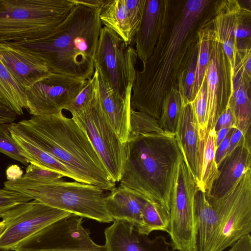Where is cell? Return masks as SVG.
Masks as SVG:
<instances>
[{
  "mask_svg": "<svg viewBox=\"0 0 251 251\" xmlns=\"http://www.w3.org/2000/svg\"></svg>",
  "mask_w": 251,
  "mask_h": 251,
  "instance_id": "681fc988",
  "label": "cell"
},
{
  "mask_svg": "<svg viewBox=\"0 0 251 251\" xmlns=\"http://www.w3.org/2000/svg\"><path fill=\"white\" fill-rule=\"evenodd\" d=\"M109 0H71L75 4H80L94 8H102Z\"/></svg>",
  "mask_w": 251,
  "mask_h": 251,
  "instance_id": "7bdbcfd3",
  "label": "cell"
},
{
  "mask_svg": "<svg viewBox=\"0 0 251 251\" xmlns=\"http://www.w3.org/2000/svg\"><path fill=\"white\" fill-rule=\"evenodd\" d=\"M75 5L71 0H0V42L43 38L65 20Z\"/></svg>",
  "mask_w": 251,
  "mask_h": 251,
  "instance_id": "8992f818",
  "label": "cell"
},
{
  "mask_svg": "<svg viewBox=\"0 0 251 251\" xmlns=\"http://www.w3.org/2000/svg\"><path fill=\"white\" fill-rule=\"evenodd\" d=\"M101 9L75 4L48 35L7 43L40 57L52 73L89 80L95 72V56L102 27Z\"/></svg>",
  "mask_w": 251,
  "mask_h": 251,
  "instance_id": "7a4b0ae2",
  "label": "cell"
},
{
  "mask_svg": "<svg viewBox=\"0 0 251 251\" xmlns=\"http://www.w3.org/2000/svg\"><path fill=\"white\" fill-rule=\"evenodd\" d=\"M143 226L139 233L148 236L153 231H170V211L165 207L147 201L143 209Z\"/></svg>",
  "mask_w": 251,
  "mask_h": 251,
  "instance_id": "83f0119b",
  "label": "cell"
},
{
  "mask_svg": "<svg viewBox=\"0 0 251 251\" xmlns=\"http://www.w3.org/2000/svg\"><path fill=\"white\" fill-rule=\"evenodd\" d=\"M233 83V97L230 106L234 116V127L240 130L247 139L251 140V89L239 77L236 78Z\"/></svg>",
  "mask_w": 251,
  "mask_h": 251,
  "instance_id": "d4e9b609",
  "label": "cell"
},
{
  "mask_svg": "<svg viewBox=\"0 0 251 251\" xmlns=\"http://www.w3.org/2000/svg\"><path fill=\"white\" fill-rule=\"evenodd\" d=\"M197 54L198 52L193 57L188 68L180 75L178 78V90L183 104L190 103L192 100Z\"/></svg>",
  "mask_w": 251,
  "mask_h": 251,
  "instance_id": "e575fe53",
  "label": "cell"
},
{
  "mask_svg": "<svg viewBox=\"0 0 251 251\" xmlns=\"http://www.w3.org/2000/svg\"><path fill=\"white\" fill-rule=\"evenodd\" d=\"M120 185L170 211V200L182 154L175 133L130 132Z\"/></svg>",
  "mask_w": 251,
  "mask_h": 251,
  "instance_id": "3957f363",
  "label": "cell"
},
{
  "mask_svg": "<svg viewBox=\"0 0 251 251\" xmlns=\"http://www.w3.org/2000/svg\"><path fill=\"white\" fill-rule=\"evenodd\" d=\"M32 200L29 196L15 190L0 189V216L15 207Z\"/></svg>",
  "mask_w": 251,
  "mask_h": 251,
  "instance_id": "8d00e7d4",
  "label": "cell"
},
{
  "mask_svg": "<svg viewBox=\"0 0 251 251\" xmlns=\"http://www.w3.org/2000/svg\"><path fill=\"white\" fill-rule=\"evenodd\" d=\"M190 104L196 122L199 137L200 169L203 152L208 134L206 115V82L205 78Z\"/></svg>",
  "mask_w": 251,
  "mask_h": 251,
  "instance_id": "f1b7e54d",
  "label": "cell"
},
{
  "mask_svg": "<svg viewBox=\"0 0 251 251\" xmlns=\"http://www.w3.org/2000/svg\"><path fill=\"white\" fill-rule=\"evenodd\" d=\"M147 201L128 188L115 186L107 194L106 210L114 221H124L133 225L139 231L143 226L142 211Z\"/></svg>",
  "mask_w": 251,
  "mask_h": 251,
  "instance_id": "7402d4cb",
  "label": "cell"
},
{
  "mask_svg": "<svg viewBox=\"0 0 251 251\" xmlns=\"http://www.w3.org/2000/svg\"><path fill=\"white\" fill-rule=\"evenodd\" d=\"M251 140L243 137L239 145L225 156L218 166L219 175L208 194L220 198L228 192L249 170L251 169Z\"/></svg>",
  "mask_w": 251,
  "mask_h": 251,
  "instance_id": "ac0fdd59",
  "label": "cell"
},
{
  "mask_svg": "<svg viewBox=\"0 0 251 251\" xmlns=\"http://www.w3.org/2000/svg\"><path fill=\"white\" fill-rule=\"evenodd\" d=\"M17 115L14 111L0 103V123H12Z\"/></svg>",
  "mask_w": 251,
  "mask_h": 251,
  "instance_id": "b9f144b4",
  "label": "cell"
},
{
  "mask_svg": "<svg viewBox=\"0 0 251 251\" xmlns=\"http://www.w3.org/2000/svg\"><path fill=\"white\" fill-rule=\"evenodd\" d=\"M226 216L211 251H223L251 231V169L224 196Z\"/></svg>",
  "mask_w": 251,
  "mask_h": 251,
  "instance_id": "4fadbf2b",
  "label": "cell"
},
{
  "mask_svg": "<svg viewBox=\"0 0 251 251\" xmlns=\"http://www.w3.org/2000/svg\"><path fill=\"white\" fill-rule=\"evenodd\" d=\"M97 70L99 97L102 108L121 142L125 145L128 140L130 131L132 91H130L126 97L119 95L109 85L100 72Z\"/></svg>",
  "mask_w": 251,
  "mask_h": 251,
  "instance_id": "d6986e66",
  "label": "cell"
},
{
  "mask_svg": "<svg viewBox=\"0 0 251 251\" xmlns=\"http://www.w3.org/2000/svg\"><path fill=\"white\" fill-rule=\"evenodd\" d=\"M136 133H163L158 121L146 113L135 111L130 112V131Z\"/></svg>",
  "mask_w": 251,
  "mask_h": 251,
  "instance_id": "d6a6232c",
  "label": "cell"
},
{
  "mask_svg": "<svg viewBox=\"0 0 251 251\" xmlns=\"http://www.w3.org/2000/svg\"><path fill=\"white\" fill-rule=\"evenodd\" d=\"M137 58L132 46L127 45L110 29L101 27L95 53V68L122 97L132 91Z\"/></svg>",
  "mask_w": 251,
  "mask_h": 251,
  "instance_id": "ba28073f",
  "label": "cell"
},
{
  "mask_svg": "<svg viewBox=\"0 0 251 251\" xmlns=\"http://www.w3.org/2000/svg\"><path fill=\"white\" fill-rule=\"evenodd\" d=\"M9 129L12 136L23 149L30 164L57 172L78 182L77 177L67 167L37 145L19 123L10 124Z\"/></svg>",
  "mask_w": 251,
  "mask_h": 251,
  "instance_id": "cb8c5ba5",
  "label": "cell"
},
{
  "mask_svg": "<svg viewBox=\"0 0 251 251\" xmlns=\"http://www.w3.org/2000/svg\"><path fill=\"white\" fill-rule=\"evenodd\" d=\"M4 186L45 205L82 218L102 223L114 221L106 208L107 195L104 190L94 185L62 178L45 181L21 177L8 180Z\"/></svg>",
  "mask_w": 251,
  "mask_h": 251,
  "instance_id": "5b68a950",
  "label": "cell"
},
{
  "mask_svg": "<svg viewBox=\"0 0 251 251\" xmlns=\"http://www.w3.org/2000/svg\"><path fill=\"white\" fill-rule=\"evenodd\" d=\"M228 251H230V250H229Z\"/></svg>",
  "mask_w": 251,
  "mask_h": 251,
  "instance_id": "c3c4849f",
  "label": "cell"
},
{
  "mask_svg": "<svg viewBox=\"0 0 251 251\" xmlns=\"http://www.w3.org/2000/svg\"><path fill=\"white\" fill-rule=\"evenodd\" d=\"M235 127H232L228 132L225 138L217 147L215 152V161L218 166L226 156L228 151L229 143Z\"/></svg>",
  "mask_w": 251,
  "mask_h": 251,
  "instance_id": "ab89813d",
  "label": "cell"
},
{
  "mask_svg": "<svg viewBox=\"0 0 251 251\" xmlns=\"http://www.w3.org/2000/svg\"><path fill=\"white\" fill-rule=\"evenodd\" d=\"M182 101L177 88H173L163 100L158 124L166 132L175 133L181 107Z\"/></svg>",
  "mask_w": 251,
  "mask_h": 251,
  "instance_id": "f546056e",
  "label": "cell"
},
{
  "mask_svg": "<svg viewBox=\"0 0 251 251\" xmlns=\"http://www.w3.org/2000/svg\"><path fill=\"white\" fill-rule=\"evenodd\" d=\"M5 228V224L3 221L0 222V236Z\"/></svg>",
  "mask_w": 251,
  "mask_h": 251,
  "instance_id": "7dc6e473",
  "label": "cell"
},
{
  "mask_svg": "<svg viewBox=\"0 0 251 251\" xmlns=\"http://www.w3.org/2000/svg\"><path fill=\"white\" fill-rule=\"evenodd\" d=\"M162 0H145L141 20L134 40L138 58L146 62L151 55L161 29Z\"/></svg>",
  "mask_w": 251,
  "mask_h": 251,
  "instance_id": "603a6c76",
  "label": "cell"
},
{
  "mask_svg": "<svg viewBox=\"0 0 251 251\" xmlns=\"http://www.w3.org/2000/svg\"><path fill=\"white\" fill-rule=\"evenodd\" d=\"M88 80L51 73L25 89L26 109L32 116L62 112Z\"/></svg>",
  "mask_w": 251,
  "mask_h": 251,
  "instance_id": "7c38bea8",
  "label": "cell"
},
{
  "mask_svg": "<svg viewBox=\"0 0 251 251\" xmlns=\"http://www.w3.org/2000/svg\"><path fill=\"white\" fill-rule=\"evenodd\" d=\"M175 135L183 159L197 184L200 172L199 137L190 103L182 104Z\"/></svg>",
  "mask_w": 251,
  "mask_h": 251,
  "instance_id": "44dd1931",
  "label": "cell"
},
{
  "mask_svg": "<svg viewBox=\"0 0 251 251\" xmlns=\"http://www.w3.org/2000/svg\"><path fill=\"white\" fill-rule=\"evenodd\" d=\"M209 55V61L205 74L208 133L209 131L214 130L219 118L233 97L226 89L228 80L217 64L215 54L210 48Z\"/></svg>",
  "mask_w": 251,
  "mask_h": 251,
  "instance_id": "ffe728a7",
  "label": "cell"
},
{
  "mask_svg": "<svg viewBox=\"0 0 251 251\" xmlns=\"http://www.w3.org/2000/svg\"><path fill=\"white\" fill-rule=\"evenodd\" d=\"M215 132L209 131L202 157L200 176L197 182L198 188L209 193L214 180L219 175L218 166L215 161L216 146Z\"/></svg>",
  "mask_w": 251,
  "mask_h": 251,
  "instance_id": "4316f807",
  "label": "cell"
},
{
  "mask_svg": "<svg viewBox=\"0 0 251 251\" xmlns=\"http://www.w3.org/2000/svg\"><path fill=\"white\" fill-rule=\"evenodd\" d=\"M71 114L86 134L112 180L119 182L125 162V146L102 108L99 89L89 103Z\"/></svg>",
  "mask_w": 251,
  "mask_h": 251,
  "instance_id": "52a82bcc",
  "label": "cell"
},
{
  "mask_svg": "<svg viewBox=\"0 0 251 251\" xmlns=\"http://www.w3.org/2000/svg\"><path fill=\"white\" fill-rule=\"evenodd\" d=\"M250 19V9L242 6L239 1L219 0L208 28L209 35L221 44L233 72L239 58V41L235 32L239 25Z\"/></svg>",
  "mask_w": 251,
  "mask_h": 251,
  "instance_id": "5bb4252c",
  "label": "cell"
},
{
  "mask_svg": "<svg viewBox=\"0 0 251 251\" xmlns=\"http://www.w3.org/2000/svg\"><path fill=\"white\" fill-rule=\"evenodd\" d=\"M11 123H0V152L24 165L30 163L25 153L12 136Z\"/></svg>",
  "mask_w": 251,
  "mask_h": 251,
  "instance_id": "1f68e13d",
  "label": "cell"
},
{
  "mask_svg": "<svg viewBox=\"0 0 251 251\" xmlns=\"http://www.w3.org/2000/svg\"><path fill=\"white\" fill-rule=\"evenodd\" d=\"M71 214L35 200L15 207L0 216L5 224L0 236V251H14L25 240Z\"/></svg>",
  "mask_w": 251,
  "mask_h": 251,
  "instance_id": "8fae6325",
  "label": "cell"
},
{
  "mask_svg": "<svg viewBox=\"0 0 251 251\" xmlns=\"http://www.w3.org/2000/svg\"><path fill=\"white\" fill-rule=\"evenodd\" d=\"M0 103L18 115L26 107L25 90L12 77L0 59Z\"/></svg>",
  "mask_w": 251,
  "mask_h": 251,
  "instance_id": "484cf974",
  "label": "cell"
},
{
  "mask_svg": "<svg viewBox=\"0 0 251 251\" xmlns=\"http://www.w3.org/2000/svg\"><path fill=\"white\" fill-rule=\"evenodd\" d=\"M231 247L230 251H251V236L250 234L242 236Z\"/></svg>",
  "mask_w": 251,
  "mask_h": 251,
  "instance_id": "60d3db41",
  "label": "cell"
},
{
  "mask_svg": "<svg viewBox=\"0 0 251 251\" xmlns=\"http://www.w3.org/2000/svg\"><path fill=\"white\" fill-rule=\"evenodd\" d=\"M198 189L196 181L182 156L170 200L169 234L174 251H195L194 201Z\"/></svg>",
  "mask_w": 251,
  "mask_h": 251,
  "instance_id": "9c48e42d",
  "label": "cell"
},
{
  "mask_svg": "<svg viewBox=\"0 0 251 251\" xmlns=\"http://www.w3.org/2000/svg\"><path fill=\"white\" fill-rule=\"evenodd\" d=\"M19 123L32 140L77 177L78 182L111 190L112 180L85 132L62 112L32 116Z\"/></svg>",
  "mask_w": 251,
  "mask_h": 251,
  "instance_id": "277c9868",
  "label": "cell"
},
{
  "mask_svg": "<svg viewBox=\"0 0 251 251\" xmlns=\"http://www.w3.org/2000/svg\"><path fill=\"white\" fill-rule=\"evenodd\" d=\"M99 89L98 74L95 68L94 74L71 104L65 109L71 114L76 112L89 103Z\"/></svg>",
  "mask_w": 251,
  "mask_h": 251,
  "instance_id": "836d02e7",
  "label": "cell"
},
{
  "mask_svg": "<svg viewBox=\"0 0 251 251\" xmlns=\"http://www.w3.org/2000/svg\"><path fill=\"white\" fill-rule=\"evenodd\" d=\"M219 0H162L161 29L153 51L136 71L132 109L158 121L167 94L198 52L199 31L214 17Z\"/></svg>",
  "mask_w": 251,
  "mask_h": 251,
  "instance_id": "6da1fadb",
  "label": "cell"
},
{
  "mask_svg": "<svg viewBox=\"0 0 251 251\" xmlns=\"http://www.w3.org/2000/svg\"><path fill=\"white\" fill-rule=\"evenodd\" d=\"M23 171L17 165H12L6 171L7 179L15 180L22 177Z\"/></svg>",
  "mask_w": 251,
  "mask_h": 251,
  "instance_id": "f6af8a7d",
  "label": "cell"
},
{
  "mask_svg": "<svg viewBox=\"0 0 251 251\" xmlns=\"http://www.w3.org/2000/svg\"><path fill=\"white\" fill-rule=\"evenodd\" d=\"M251 43L239 47V58L234 71V79L241 78L251 89ZM234 81V80H233Z\"/></svg>",
  "mask_w": 251,
  "mask_h": 251,
  "instance_id": "d590c367",
  "label": "cell"
},
{
  "mask_svg": "<svg viewBox=\"0 0 251 251\" xmlns=\"http://www.w3.org/2000/svg\"><path fill=\"white\" fill-rule=\"evenodd\" d=\"M113 222L104 231L106 251H174L163 235L150 239L129 223Z\"/></svg>",
  "mask_w": 251,
  "mask_h": 251,
  "instance_id": "9a60e30c",
  "label": "cell"
},
{
  "mask_svg": "<svg viewBox=\"0 0 251 251\" xmlns=\"http://www.w3.org/2000/svg\"><path fill=\"white\" fill-rule=\"evenodd\" d=\"M83 218L72 214L25 240L14 251H106L82 225Z\"/></svg>",
  "mask_w": 251,
  "mask_h": 251,
  "instance_id": "30bf717a",
  "label": "cell"
},
{
  "mask_svg": "<svg viewBox=\"0 0 251 251\" xmlns=\"http://www.w3.org/2000/svg\"><path fill=\"white\" fill-rule=\"evenodd\" d=\"M0 59L25 90L51 73L40 57L7 43L0 42Z\"/></svg>",
  "mask_w": 251,
  "mask_h": 251,
  "instance_id": "e0dca14e",
  "label": "cell"
},
{
  "mask_svg": "<svg viewBox=\"0 0 251 251\" xmlns=\"http://www.w3.org/2000/svg\"><path fill=\"white\" fill-rule=\"evenodd\" d=\"M243 137L244 136L242 132L238 129L235 128L234 131L230 140L229 146L226 156L230 153L232 151L239 145Z\"/></svg>",
  "mask_w": 251,
  "mask_h": 251,
  "instance_id": "ee69618b",
  "label": "cell"
},
{
  "mask_svg": "<svg viewBox=\"0 0 251 251\" xmlns=\"http://www.w3.org/2000/svg\"><path fill=\"white\" fill-rule=\"evenodd\" d=\"M235 119L230 103L219 118L214 127L215 133L223 127H234Z\"/></svg>",
  "mask_w": 251,
  "mask_h": 251,
  "instance_id": "f35d334b",
  "label": "cell"
},
{
  "mask_svg": "<svg viewBox=\"0 0 251 251\" xmlns=\"http://www.w3.org/2000/svg\"><path fill=\"white\" fill-rule=\"evenodd\" d=\"M145 0H109L102 8L100 20L129 46L134 44Z\"/></svg>",
  "mask_w": 251,
  "mask_h": 251,
  "instance_id": "2e32d148",
  "label": "cell"
},
{
  "mask_svg": "<svg viewBox=\"0 0 251 251\" xmlns=\"http://www.w3.org/2000/svg\"><path fill=\"white\" fill-rule=\"evenodd\" d=\"M60 173L48 169L29 164L26 168L25 173L22 177L24 178L37 181H52L62 178Z\"/></svg>",
  "mask_w": 251,
  "mask_h": 251,
  "instance_id": "74e56055",
  "label": "cell"
},
{
  "mask_svg": "<svg viewBox=\"0 0 251 251\" xmlns=\"http://www.w3.org/2000/svg\"><path fill=\"white\" fill-rule=\"evenodd\" d=\"M211 22L201 29L198 33L197 61L192 94V100L200 88L203 79L205 78L206 71L210 58V42L207 35V28Z\"/></svg>",
  "mask_w": 251,
  "mask_h": 251,
  "instance_id": "4dcf8cb0",
  "label": "cell"
},
{
  "mask_svg": "<svg viewBox=\"0 0 251 251\" xmlns=\"http://www.w3.org/2000/svg\"><path fill=\"white\" fill-rule=\"evenodd\" d=\"M231 127H223L215 134V144L216 148L227 134Z\"/></svg>",
  "mask_w": 251,
  "mask_h": 251,
  "instance_id": "bcb514c9",
  "label": "cell"
}]
</instances>
